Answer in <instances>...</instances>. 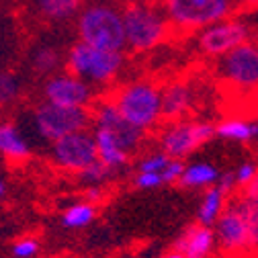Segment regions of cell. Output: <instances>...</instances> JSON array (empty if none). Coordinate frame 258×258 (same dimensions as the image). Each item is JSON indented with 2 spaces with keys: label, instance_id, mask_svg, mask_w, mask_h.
I'll use <instances>...</instances> for the list:
<instances>
[{
  "label": "cell",
  "instance_id": "6da1fadb",
  "mask_svg": "<svg viewBox=\"0 0 258 258\" xmlns=\"http://www.w3.org/2000/svg\"><path fill=\"white\" fill-rule=\"evenodd\" d=\"M76 33L78 41L111 49L125 51V31H123V15L121 7L113 0H92L84 3L80 13L76 15Z\"/></svg>",
  "mask_w": 258,
  "mask_h": 258
},
{
  "label": "cell",
  "instance_id": "7a4b0ae2",
  "mask_svg": "<svg viewBox=\"0 0 258 258\" xmlns=\"http://www.w3.org/2000/svg\"><path fill=\"white\" fill-rule=\"evenodd\" d=\"M125 47L134 53H148L166 43L172 35V27L162 13V9L152 5L150 0L136 3L121 9Z\"/></svg>",
  "mask_w": 258,
  "mask_h": 258
},
{
  "label": "cell",
  "instance_id": "3957f363",
  "mask_svg": "<svg viewBox=\"0 0 258 258\" xmlns=\"http://www.w3.org/2000/svg\"><path fill=\"white\" fill-rule=\"evenodd\" d=\"M63 66H66V72L88 82L92 88H105L111 86L121 74L125 55L123 51L101 49L76 41L63 55Z\"/></svg>",
  "mask_w": 258,
  "mask_h": 258
},
{
  "label": "cell",
  "instance_id": "277c9868",
  "mask_svg": "<svg viewBox=\"0 0 258 258\" xmlns=\"http://www.w3.org/2000/svg\"><path fill=\"white\" fill-rule=\"evenodd\" d=\"M109 99L119 115L142 132H154L162 123L160 86L152 80H134L119 86Z\"/></svg>",
  "mask_w": 258,
  "mask_h": 258
},
{
  "label": "cell",
  "instance_id": "5b68a950",
  "mask_svg": "<svg viewBox=\"0 0 258 258\" xmlns=\"http://www.w3.org/2000/svg\"><path fill=\"white\" fill-rule=\"evenodd\" d=\"M234 9V0H162V13L178 31H201L230 19Z\"/></svg>",
  "mask_w": 258,
  "mask_h": 258
},
{
  "label": "cell",
  "instance_id": "8992f818",
  "mask_svg": "<svg viewBox=\"0 0 258 258\" xmlns=\"http://www.w3.org/2000/svg\"><path fill=\"white\" fill-rule=\"evenodd\" d=\"M29 119H31V129L39 136V140L51 144L63 136L88 129L92 123V111L57 107V105L41 101L31 109Z\"/></svg>",
  "mask_w": 258,
  "mask_h": 258
},
{
  "label": "cell",
  "instance_id": "52a82bcc",
  "mask_svg": "<svg viewBox=\"0 0 258 258\" xmlns=\"http://www.w3.org/2000/svg\"><path fill=\"white\" fill-rule=\"evenodd\" d=\"M211 138H215V125L199 119H180L172 123H164L156 138L158 150L174 160H184L192 152L205 146Z\"/></svg>",
  "mask_w": 258,
  "mask_h": 258
},
{
  "label": "cell",
  "instance_id": "ba28073f",
  "mask_svg": "<svg viewBox=\"0 0 258 258\" xmlns=\"http://www.w3.org/2000/svg\"><path fill=\"white\" fill-rule=\"evenodd\" d=\"M92 111V123L90 127L92 129H99V132L107 134L123 152H127L129 156H136L140 154V150L144 148L146 140H148V134L142 132V129L134 127L132 123H127L119 111L115 109L113 101L109 99H96L94 105L90 107Z\"/></svg>",
  "mask_w": 258,
  "mask_h": 258
},
{
  "label": "cell",
  "instance_id": "9c48e42d",
  "mask_svg": "<svg viewBox=\"0 0 258 258\" xmlns=\"http://www.w3.org/2000/svg\"><path fill=\"white\" fill-rule=\"evenodd\" d=\"M217 59V74L228 86L236 90L258 88V43L246 41Z\"/></svg>",
  "mask_w": 258,
  "mask_h": 258
},
{
  "label": "cell",
  "instance_id": "30bf717a",
  "mask_svg": "<svg viewBox=\"0 0 258 258\" xmlns=\"http://www.w3.org/2000/svg\"><path fill=\"white\" fill-rule=\"evenodd\" d=\"M51 162L63 172H82L86 166L96 162V144L90 129L63 136L49 146Z\"/></svg>",
  "mask_w": 258,
  "mask_h": 258
},
{
  "label": "cell",
  "instance_id": "8fae6325",
  "mask_svg": "<svg viewBox=\"0 0 258 258\" xmlns=\"http://www.w3.org/2000/svg\"><path fill=\"white\" fill-rule=\"evenodd\" d=\"M246 41H250V27L244 21L230 17L201 29L195 45L205 57H221Z\"/></svg>",
  "mask_w": 258,
  "mask_h": 258
},
{
  "label": "cell",
  "instance_id": "7c38bea8",
  "mask_svg": "<svg viewBox=\"0 0 258 258\" xmlns=\"http://www.w3.org/2000/svg\"><path fill=\"white\" fill-rule=\"evenodd\" d=\"M41 94L45 103L68 109H90L96 101V88L70 72H57L45 78Z\"/></svg>",
  "mask_w": 258,
  "mask_h": 258
},
{
  "label": "cell",
  "instance_id": "4fadbf2b",
  "mask_svg": "<svg viewBox=\"0 0 258 258\" xmlns=\"http://www.w3.org/2000/svg\"><path fill=\"white\" fill-rule=\"evenodd\" d=\"M160 103H162V123L188 119L197 103V88L190 80H170L160 86Z\"/></svg>",
  "mask_w": 258,
  "mask_h": 258
},
{
  "label": "cell",
  "instance_id": "5bb4252c",
  "mask_svg": "<svg viewBox=\"0 0 258 258\" xmlns=\"http://www.w3.org/2000/svg\"><path fill=\"white\" fill-rule=\"evenodd\" d=\"M176 252L184 254L186 258H213L217 244H215V234L213 228L201 223H192L176 236L174 246Z\"/></svg>",
  "mask_w": 258,
  "mask_h": 258
},
{
  "label": "cell",
  "instance_id": "9a60e30c",
  "mask_svg": "<svg viewBox=\"0 0 258 258\" xmlns=\"http://www.w3.org/2000/svg\"><path fill=\"white\" fill-rule=\"evenodd\" d=\"M63 55L66 53L57 47V43H51V41L35 43L29 51V68L35 76L49 78L57 74L59 68L63 66Z\"/></svg>",
  "mask_w": 258,
  "mask_h": 258
},
{
  "label": "cell",
  "instance_id": "2e32d148",
  "mask_svg": "<svg viewBox=\"0 0 258 258\" xmlns=\"http://www.w3.org/2000/svg\"><path fill=\"white\" fill-rule=\"evenodd\" d=\"M0 156L9 162H23L31 156L29 140L13 121H0Z\"/></svg>",
  "mask_w": 258,
  "mask_h": 258
},
{
  "label": "cell",
  "instance_id": "e0dca14e",
  "mask_svg": "<svg viewBox=\"0 0 258 258\" xmlns=\"http://www.w3.org/2000/svg\"><path fill=\"white\" fill-rule=\"evenodd\" d=\"M215 138L238 142V144H250L258 140V121L242 119V117H230L215 125Z\"/></svg>",
  "mask_w": 258,
  "mask_h": 258
},
{
  "label": "cell",
  "instance_id": "ac0fdd59",
  "mask_svg": "<svg viewBox=\"0 0 258 258\" xmlns=\"http://www.w3.org/2000/svg\"><path fill=\"white\" fill-rule=\"evenodd\" d=\"M35 13L49 23H68L76 19L84 0H31Z\"/></svg>",
  "mask_w": 258,
  "mask_h": 258
},
{
  "label": "cell",
  "instance_id": "d6986e66",
  "mask_svg": "<svg viewBox=\"0 0 258 258\" xmlns=\"http://www.w3.org/2000/svg\"><path fill=\"white\" fill-rule=\"evenodd\" d=\"M230 195H232V192H228L219 182L213 184V186H209V188H205L203 199H201L199 209H197V223L213 228L215 221L219 219V215L223 213L225 203H228V197Z\"/></svg>",
  "mask_w": 258,
  "mask_h": 258
},
{
  "label": "cell",
  "instance_id": "ffe728a7",
  "mask_svg": "<svg viewBox=\"0 0 258 258\" xmlns=\"http://www.w3.org/2000/svg\"><path fill=\"white\" fill-rule=\"evenodd\" d=\"M221 172L215 164L211 162H192V164H184L180 176H178V184L182 188H209L213 184H217Z\"/></svg>",
  "mask_w": 258,
  "mask_h": 258
},
{
  "label": "cell",
  "instance_id": "44dd1931",
  "mask_svg": "<svg viewBox=\"0 0 258 258\" xmlns=\"http://www.w3.org/2000/svg\"><path fill=\"white\" fill-rule=\"evenodd\" d=\"M96 219V205L80 199V201H74L70 203L66 209H63L59 221L66 230H82V228H88V225Z\"/></svg>",
  "mask_w": 258,
  "mask_h": 258
},
{
  "label": "cell",
  "instance_id": "7402d4cb",
  "mask_svg": "<svg viewBox=\"0 0 258 258\" xmlns=\"http://www.w3.org/2000/svg\"><path fill=\"white\" fill-rule=\"evenodd\" d=\"M23 94V80L13 70H0V109L13 107Z\"/></svg>",
  "mask_w": 258,
  "mask_h": 258
},
{
  "label": "cell",
  "instance_id": "603a6c76",
  "mask_svg": "<svg viewBox=\"0 0 258 258\" xmlns=\"http://www.w3.org/2000/svg\"><path fill=\"white\" fill-rule=\"evenodd\" d=\"M170 156H166L164 152L160 150H154V152H148L140 158L138 162V172H144V174H162L168 164H170Z\"/></svg>",
  "mask_w": 258,
  "mask_h": 258
},
{
  "label": "cell",
  "instance_id": "cb8c5ba5",
  "mask_svg": "<svg viewBox=\"0 0 258 258\" xmlns=\"http://www.w3.org/2000/svg\"><path fill=\"white\" fill-rule=\"evenodd\" d=\"M113 174H115L113 170H109L105 164H101L99 160H96V162L86 166L82 172H78V178L84 186H105Z\"/></svg>",
  "mask_w": 258,
  "mask_h": 258
},
{
  "label": "cell",
  "instance_id": "d4e9b609",
  "mask_svg": "<svg viewBox=\"0 0 258 258\" xmlns=\"http://www.w3.org/2000/svg\"><path fill=\"white\" fill-rule=\"evenodd\" d=\"M41 250V244L35 236H23L19 240H15L13 248H11V254L15 258H35Z\"/></svg>",
  "mask_w": 258,
  "mask_h": 258
},
{
  "label": "cell",
  "instance_id": "484cf974",
  "mask_svg": "<svg viewBox=\"0 0 258 258\" xmlns=\"http://www.w3.org/2000/svg\"><path fill=\"white\" fill-rule=\"evenodd\" d=\"M256 172H258V164H256V162H242L236 170H232L234 182H236V190L244 188V186L254 178Z\"/></svg>",
  "mask_w": 258,
  "mask_h": 258
},
{
  "label": "cell",
  "instance_id": "4316f807",
  "mask_svg": "<svg viewBox=\"0 0 258 258\" xmlns=\"http://www.w3.org/2000/svg\"><path fill=\"white\" fill-rule=\"evenodd\" d=\"M134 184H136L138 190H154V188L164 186V178H162V174H144V172H136Z\"/></svg>",
  "mask_w": 258,
  "mask_h": 258
},
{
  "label": "cell",
  "instance_id": "83f0119b",
  "mask_svg": "<svg viewBox=\"0 0 258 258\" xmlns=\"http://www.w3.org/2000/svg\"><path fill=\"white\" fill-rule=\"evenodd\" d=\"M82 199L92 203V205H99L105 199V186H84Z\"/></svg>",
  "mask_w": 258,
  "mask_h": 258
},
{
  "label": "cell",
  "instance_id": "f1b7e54d",
  "mask_svg": "<svg viewBox=\"0 0 258 258\" xmlns=\"http://www.w3.org/2000/svg\"><path fill=\"white\" fill-rule=\"evenodd\" d=\"M246 197H250V199H254V201H258V172L254 174V178L244 186V188H240Z\"/></svg>",
  "mask_w": 258,
  "mask_h": 258
},
{
  "label": "cell",
  "instance_id": "f546056e",
  "mask_svg": "<svg viewBox=\"0 0 258 258\" xmlns=\"http://www.w3.org/2000/svg\"><path fill=\"white\" fill-rule=\"evenodd\" d=\"M234 5L244 9H258V0H234Z\"/></svg>",
  "mask_w": 258,
  "mask_h": 258
},
{
  "label": "cell",
  "instance_id": "4dcf8cb0",
  "mask_svg": "<svg viewBox=\"0 0 258 258\" xmlns=\"http://www.w3.org/2000/svg\"><path fill=\"white\" fill-rule=\"evenodd\" d=\"M160 258H186L184 254H180V252H176L174 248L172 250H168V252H164L162 256H160Z\"/></svg>",
  "mask_w": 258,
  "mask_h": 258
},
{
  "label": "cell",
  "instance_id": "1f68e13d",
  "mask_svg": "<svg viewBox=\"0 0 258 258\" xmlns=\"http://www.w3.org/2000/svg\"><path fill=\"white\" fill-rule=\"evenodd\" d=\"M115 5H123V7H129V5H136V3H144V0H113Z\"/></svg>",
  "mask_w": 258,
  "mask_h": 258
},
{
  "label": "cell",
  "instance_id": "d6a6232c",
  "mask_svg": "<svg viewBox=\"0 0 258 258\" xmlns=\"http://www.w3.org/2000/svg\"><path fill=\"white\" fill-rule=\"evenodd\" d=\"M7 195V182H5V178L0 176V199H3Z\"/></svg>",
  "mask_w": 258,
  "mask_h": 258
},
{
  "label": "cell",
  "instance_id": "836d02e7",
  "mask_svg": "<svg viewBox=\"0 0 258 258\" xmlns=\"http://www.w3.org/2000/svg\"><path fill=\"white\" fill-rule=\"evenodd\" d=\"M219 258H236V256H219Z\"/></svg>",
  "mask_w": 258,
  "mask_h": 258
}]
</instances>
